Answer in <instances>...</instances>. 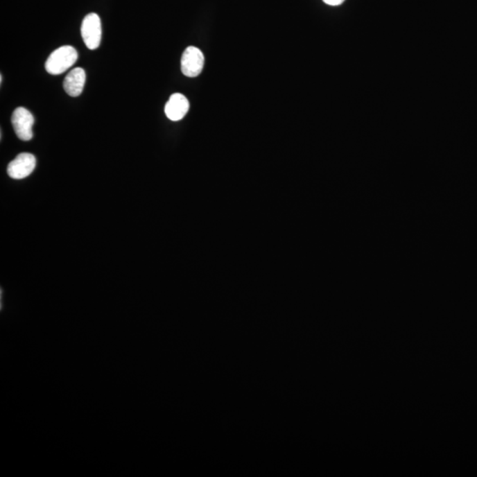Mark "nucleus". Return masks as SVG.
<instances>
[{
	"mask_svg": "<svg viewBox=\"0 0 477 477\" xmlns=\"http://www.w3.org/2000/svg\"><path fill=\"white\" fill-rule=\"evenodd\" d=\"M77 59L78 53L75 48L70 45H64L51 53L45 62V69L51 75H61L75 65Z\"/></svg>",
	"mask_w": 477,
	"mask_h": 477,
	"instance_id": "obj_1",
	"label": "nucleus"
},
{
	"mask_svg": "<svg viewBox=\"0 0 477 477\" xmlns=\"http://www.w3.org/2000/svg\"><path fill=\"white\" fill-rule=\"evenodd\" d=\"M80 33L83 42L89 50H96L99 47L102 38L101 20L98 15L92 12L83 19Z\"/></svg>",
	"mask_w": 477,
	"mask_h": 477,
	"instance_id": "obj_2",
	"label": "nucleus"
},
{
	"mask_svg": "<svg viewBox=\"0 0 477 477\" xmlns=\"http://www.w3.org/2000/svg\"><path fill=\"white\" fill-rule=\"evenodd\" d=\"M34 122L33 115L27 109L18 107L12 112V124L19 139L30 141L33 138Z\"/></svg>",
	"mask_w": 477,
	"mask_h": 477,
	"instance_id": "obj_3",
	"label": "nucleus"
},
{
	"mask_svg": "<svg viewBox=\"0 0 477 477\" xmlns=\"http://www.w3.org/2000/svg\"><path fill=\"white\" fill-rule=\"evenodd\" d=\"M205 66V56L202 51L195 46L187 48L182 58V71L188 77H196L202 73Z\"/></svg>",
	"mask_w": 477,
	"mask_h": 477,
	"instance_id": "obj_4",
	"label": "nucleus"
},
{
	"mask_svg": "<svg viewBox=\"0 0 477 477\" xmlns=\"http://www.w3.org/2000/svg\"><path fill=\"white\" fill-rule=\"evenodd\" d=\"M37 159L31 153H21L8 166V173L11 178L21 180L34 172Z\"/></svg>",
	"mask_w": 477,
	"mask_h": 477,
	"instance_id": "obj_5",
	"label": "nucleus"
},
{
	"mask_svg": "<svg viewBox=\"0 0 477 477\" xmlns=\"http://www.w3.org/2000/svg\"><path fill=\"white\" fill-rule=\"evenodd\" d=\"M189 110V102L184 95L175 93L170 96L164 107L166 117L172 121H179L185 117Z\"/></svg>",
	"mask_w": 477,
	"mask_h": 477,
	"instance_id": "obj_6",
	"label": "nucleus"
},
{
	"mask_svg": "<svg viewBox=\"0 0 477 477\" xmlns=\"http://www.w3.org/2000/svg\"><path fill=\"white\" fill-rule=\"evenodd\" d=\"M86 82V73L82 67H76L71 70L64 80L63 86L65 92L70 96H78L82 94Z\"/></svg>",
	"mask_w": 477,
	"mask_h": 477,
	"instance_id": "obj_7",
	"label": "nucleus"
},
{
	"mask_svg": "<svg viewBox=\"0 0 477 477\" xmlns=\"http://www.w3.org/2000/svg\"><path fill=\"white\" fill-rule=\"evenodd\" d=\"M323 1L325 3V4L329 6H336L342 4L345 0H323Z\"/></svg>",
	"mask_w": 477,
	"mask_h": 477,
	"instance_id": "obj_8",
	"label": "nucleus"
}]
</instances>
